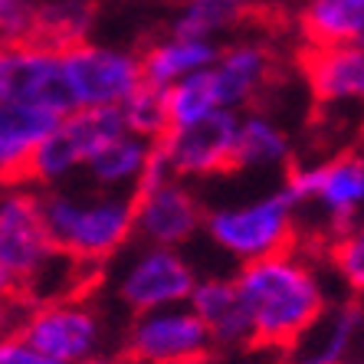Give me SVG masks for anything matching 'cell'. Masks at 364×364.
<instances>
[{"mask_svg": "<svg viewBox=\"0 0 364 364\" xmlns=\"http://www.w3.org/2000/svg\"><path fill=\"white\" fill-rule=\"evenodd\" d=\"M191 309L200 315V322L210 328L213 341L223 348H237L253 341V322L240 296L237 276H203L191 292Z\"/></svg>", "mask_w": 364, "mask_h": 364, "instance_id": "obj_17", "label": "cell"}, {"mask_svg": "<svg viewBox=\"0 0 364 364\" xmlns=\"http://www.w3.org/2000/svg\"><path fill=\"white\" fill-rule=\"evenodd\" d=\"M154 158H158V144L141 135H132V132H122L119 138H112L109 144H102L95 151V158L85 164L82 178L102 191L135 194L148 178Z\"/></svg>", "mask_w": 364, "mask_h": 364, "instance_id": "obj_19", "label": "cell"}, {"mask_svg": "<svg viewBox=\"0 0 364 364\" xmlns=\"http://www.w3.org/2000/svg\"><path fill=\"white\" fill-rule=\"evenodd\" d=\"M296 227L299 203L289 197L286 187H276V191L253 194L246 200H230L210 207L203 237L227 259H233L237 266H246L292 250Z\"/></svg>", "mask_w": 364, "mask_h": 364, "instance_id": "obj_4", "label": "cell"}, {"mask_svg": "<svg viewBox=\"0 0 364 364\" xmlns=\"http://www.w3.org/2000/svg\"><path fill=\"white\" fill-rule=\"evenodd\" d=\"M122 122L132 135H141L148 141H161L171 132V112H168V95L164 89L144 82L135 95H128V102L122 105Z\"/></svg>", "mask_w": 364, "mask_h": 364, "instance_id": "obj_25", "label": "cell"}, {"mask_svg": "<svg viewBox=\"0 0 364 364\" xmlns=\"http://www.w3.org/2000/svg\"><path fill=\"white\" fill-rule=\"evenodd\" d=\"M0 26H4V46L36 40V7L26 0H0Z\"/></svg>", "mask_w": 364, "mask_h": 364, "instance_id": "obj_28", "label": "cell"}, {"mask_svg": "<svg viewBox=\"0 0 364 364\" xmlns=\"http://www.w3.org/2000/svg\"><path fill=\"white\" fill-rule=\"evenodd\" d=\"M213 345L210 328L187 302L132 315L125 331V355L135 364H200Z\"/></svg>", "mask_w": 364, "mask_h": 364, "instance_id": "obj_12", "label": "cell"}, {"mask_svg": "<svg viewBox=\"0 0 364 364\" xmlns=\"http://www.w3.org/2000/svg\"><path fill=\"white\" fill-rule=\"evenodd\" d=\"M95 10L89 0H50L36 7V40L56 50L76 46L89 36Z\"/></svg>", "mask_w": 364, "mask_h": 364, "instance_id": "obj_24", "label": "cell"}, {"mask_svg": "<svg viewBox=\"0 0 364 364\" xmlns=\"http://www.w3.org/2000/svg\"><path fill=\"white\" fill-rule=\"evenodd\" d=\"M14 335L63 364H85L105 355V318L89 299L79 296L30 305Z\"/></svg>", "mask_w": 364, "mask_h": 364, "instance_id": "obj_10", "label": "cell"}, {"mask_svg": "<svg viewBox=\"0 0 364 364\" xmlns=\"http://www.w3.org/2000/svg\"><path fill=\"white\" fill-rule=\"evenodd\" d=\"M197 282L200 276L184 250L141 243V240H135L125 253L115 256V266L109 272L112 296L132 315L191 302Z\"/></svg>", "mask_w": 364, "mask_h": 364, "instance_id": "obj_5", "label": "cell"}, {"mask_svg": "<svg viewBox=\"0 0 364 364\" xmlns=\"http://www.w3.org/2000/svg\"><path fill=\"white\" fill-rule=\"evenodd\" d=\"M289 168H292V141H289L286 128L266 112H243L233 171L276 174Z\"/></svg>", "mask_w": 364, "mask_h": 364, "instance_id": "obj_21", "label": "cell"}, {"mask_svg": "<svg viewBox=\"0 0 364 364\" xmlns=\"http://www.w3.org/2000/svg\"><path fill=\"white\" fill-rule=\"evenodd\" d=\"M92 266L66 256L53 243L43 217L40 187L30 181H7L0 200V286L26 305L76 299Z\"/></svg>", "mask_w": 364, "mask_h": 364, "instance_id": "obj_1", "label": "cell"}, {"mask_svg": "<svg viewBox=\"0 0 364 364\" xmlns=\"http://www.w3.org/2000/svg\"><path fill=\"white\" fill-rule=\"evenodd\" d=\"M282 187L299 203V213L305 207L322 213L335 237L364 220V154L348 151L318 164H296L286 171Z\"/></svg>", "mask_w": 364, "mask_h": 364, "instance_id": "obj_9", "label": "cell"}, {"mask_svg": "<svg viewBox=\"0 0 364 364\" xmlns=\"http://www.w3.org/2000/svg\"><path fill=\"white\" fill-rule=\"evenodd\" d=\"M250 0H181L178 14L171 20V30L184 36L220 43L223 33L237 30Z\"/></svg>", "mask_w": 364, "mask_h": 364, "instance_id": "obj_23", "label": "cell"}, {"mask_svg": "<svg viewBox=\"0 0 364 364\" xmlns=\"http://www.w3.org/2000/svg\"><path fill=\"white\" fill-rule=\"evenodd\" d=\"M351 364H355V361H351Z\"/></svg>", "mask_w": 364, "mask_h": 364, "instance_id": "obj_31", "label": "cell"}, {"mask_svg": "<svg viewBox=\"0 0 364 364\" xmlns=\"http://www.w3.org/2000/svg\"><path fill=\"white\" fill-rule=\"evenodd\" d=\"M0 102L36 105L69 115L76 112V102L69 95L63 50L46 43H17L4 46L0 53Z\"/></svg>", "mask_w": 364, "mask_h": 364, "instance_id": "obj_13", "label": "cell"}, {"mask_svg": "<svg viewBox=\"0 0 364 364\" xmlns=\"http://www.w3.org/2000/svg\"><path fill=\"white\" fill-rule=\"evenodd\" d=\"M331 272L355 296H364V220L348 227L331 243Z\"/></svg>", "mask_w": 364, "mask_h": 364, "instance_id": "obj_27", "label": "cell"}, {"mask_svg": "<svg viewBox=\"0 0 364 364\" xmlns=\"http://www.w3.org/2000/svg\"><path fill=\"white\" fill-rule=\"evenodd\" d=\"M43 217L53 243L85 266H99L135 243V194L95 184L43 187Z\"/></svg>", "mask_w": 364, "mask_h": 364, "instance_id": "obj_3", "label": "cell"}, {"mask_svg": "<svg viewBox=\"0 0 364 364\" xmlns=\"http://www.w3.org/2000/svg\"><path fill=\"white\" fill-rule=\"evenodd\" d=\"M243 112L217 109L207 119L191 125H171V132L158 141L161 164L184 181H203L233 171L237 138Z\"/></svg>", "mask_w": 364, "mask_h": 364, "instance_id": "obj_11", "label": "cell"}, {"mask_svg": "<svg viewBox=\"0 0 364 364\" xmlns=\"http://www.w3.org/2000/svg\"><path fill=\"white\" fill-rule=\"evenodd\" d=\"M63 66L76 109H122L144 85L141 53L128 46L82 40L63 50Z\"/></svg>", "mask_w": 364, "mask_h": 364, "instance_id": "obj_7", "label": "cell"}, {"mask_svg": "<svg viewBox=\"0 0 364 364\" xmlns=\"http://www.w3.org/2000/svg\"><path fill=\"white\" fill-rule=\"evenodd\" d=\"M305 79L318 102H364V50L312 46L305 56Z\"/></svg>", "mask_w": 364, "mask_h": 364, "instance_id": "obj_20", "label": "cell"}, {"mask_svg": "<svg viewBox=\"0 0 364 364\" xmlns=\"http://www.w3.org/2000/svg\"><path fill=\"white\" fill-rule=\"evenodd\" d=\"M233 276L253 322L256 345L292 348L331 305L322 269L299 250L246 263Z\"/></svg>", "mask_w": 364, "mask_h": 364, "instance_id": "obj_2", "label": "cell"}, {"mask_svg": "<svg viewBox=\"0 0 364 364\" xmlns=\"http://www.w3.org/2000/svg\"><path fill=\"white\" fill-rule=\"evenodd\" d=\"M220 43L200 40V36H184L171 30L168 36H158L144 46L141 63H144V82L154 89H171V85L184 82V79L197 76L203 69H210L220 56Z\"/></svg>", "mask_w": 364, "mask_h": 364, "instance_id": "obj_18", "label": "cell"}, {"mask_svg": "<svg viewBox=\"0 0 364 364\" xmlns=\"http://www.w3.org/2000/svg\"><path fill=\"white\" fill-rule=\"evenodd\" d=\"M207 227L200 197L184 178L171 174L154 158L144 184L135 191V240L154 246H191Z\"/></svg>", "mask_w": 364, "mask_h": 364, "instance_id": "obj_8", "label": "cell"}, {"mask_svg": "<svg viewBox=\"0 0 364 364\" xmlns=\"http://www.w3.org/2000/svg\"><path fill=\"white\" fill-rule=\"evenodd\" d=\"M0 364H63V361L43 355L40 348H33L20 335H7L4 345H0Z\"/></svg>", "mask_w": 364, "mask_h": 364, "instance_id": "obj_29", "label": "cell"}, {"mask_svg": "<svg viewBox=\"0 0 364 364\" xmlns=\"http://www.w3.org/2000/svg\"><path fill=\"white\" fill-rule=\"evenodd\" d=\"M85 364H119L115 358H109V355H102V358H92V361H85Z\"/></svg>", "mask_w": 364, "mask_h": 364, "instance_id": "obj_30", "label": "cell"}, {"mask_svg": "<svg viewBox=\"0 0 364 364\" xmlns=\"http://www.w3.org/2000/svg\"><path fill=\"white\" fill-rule=\"evenodd\" d=\"M66 115L36 105L0 102V168L7 181H23L36 148L60 128Z\"/></svg>", "mask_w": 364, "mask_h": 364, "instance_id": "obj_16", "label": "cell"}, {"mask_svg": "<svg viewBox=\"0 0 364 364\" xmlns=\"http://www.w3.org/2000/svg\"><path fill=\"white\" fill-rule=\"evenodd\" d=\"M272 73V53L259 40H237L227 43L210 66L213 89L220 95L223 109L243 112L256 95L263 92Z\"/></svg>", "mask_w": 364, "mask_h": 364, "instance_id": "obj_15", "label": "cell"}, {"mask_svg": "<svg viewBox=\"0 0 364 364\" xmlns=\"http://www.w3.org/2000/svg\"><path fill=\"white\" fill-rule=\"evenodd\" d=\"M364 331V309L355 302H331L325 315L289 348V364H351Z\"/></svg>", "mask_w": 364, "mask_h": 364, "instance_id": "obj_14", "label": "cell"}, {"mask_svg": "<svg viewBox=\"0 0 364 364\" xmlns=\"http://www.w3.org/2000/svg\"><path fill=\"white\" fill-rule=\"evenodd\" d=\"M128 132L119 109H76L60 122L46 141L36 148L26 178L33 187H60L73 184L85 174V164L95 158L102 144Z\"/></svg>", "mask_w": 364, "mask_h": 364, "instance_id": "obj_6", "label": "cell"}, {"mask_svg": "<svg viewBox=\"0 0 364 364\" xmlns=\"http://www.w3.org/2000/svg\"><path fill=\"white\" fill-rule=\"evenodd\" d=\"M299 30L312 46L364 50V0H305Z\"/></svg>", "mask_w": 364, "mask_h": 364, "instance_id": "obj_22", "label": "cell"}, {"mask_svg": "<svg viewBox=\"0 0 364 364\" xmlns=\"http://www.w3.org/2000/svg\"><path fill=\"white\" fill-rule=\"evenodd\" d=\"M168 95V112H171V125H191L197 119H207L210 112L223 109L220 95L213 89V76L210 69H203L197 76L184 79V82L164 89Z\"/></svg>", "mask_w": 364, "mask_h": 364, "instance_id": "obj_26", "label": "cell"}]
</instances>
